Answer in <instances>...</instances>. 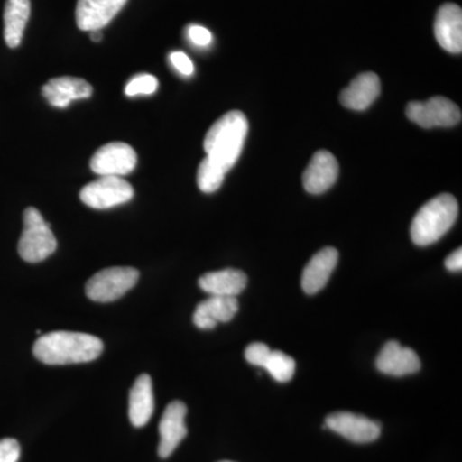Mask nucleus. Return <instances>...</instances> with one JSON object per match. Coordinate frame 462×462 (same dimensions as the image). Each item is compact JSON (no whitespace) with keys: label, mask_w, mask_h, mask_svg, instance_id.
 Listing matches in <instances>:
<instances>
[{"label":"nucleus","mask_w":462,"mask_h":462,"mask_svg":"<svg viewBox=\"0 0 462 462\" xmlns=\"http://www.w3.org/2000/svg\"><path fill=\"white\" fill-rule=\"evenodd\" d=\"M382 85L379 76L374 72H365L352 80V83L340 94V103L354 111H365L378 98Z\"/></svg>","instance_id":"a211bd4d"},{"label":"nucleus","mask_w":462,"mask_h":462,"mask_svg":"<svg viewBox=\"0 0 462 462\" xmlns=\"http://www.w3.org/2000/svg\"><path fill=\"white\" fill-rule=\"evenodd\" d=\"M21 456L20 443L14 438L0 439V462H17Z\"/></svg>","instance_id":"a878e982"},{"label":"nucleus","mask_w":462,"mask_h":462,"mask_svg":"<svg viewBox=\"0 0 462 462\" xmlns=\"http://www.w3.org/2000/svg\"><path fill=\"white\" fill-rule=\"evenodd\" d=\"M90 38L93 42H100L103 38L102 30H94V32H90Z\"/></svg>","instance_id":"c756f323"},{"label":"nucleus","mask_w":462,"mask_h":462,"mask_svg":"<svg viewBox=\"0 0 462 462\" xmlns=\"http://www.w3.org/2000/svg\"><path fill=\"white\" fill-rule=\"evenodd\" d=\"M248 129V120L243 112L230 111L225 114L207 132V158L220 166L225 172L229 171L242 154Z\"/></svg>","instance_id":"f03ea898"},{"label":"nucleus","mask_w":462,"mask_h":462,"mask_svg":"<svg viewBox=\"0 0 462 462\" xmlns=\"http://www.w3.org/2000/svg\"><path fill=\"white\" fill-rule=\"evenodd\" d=\"M154 412L153 384L148 374H143L134 383L129 394V418L134 427L142 428Z\"/></svg>","instance_id":"6ab92c4d"},{"label":"nucleus","mask_w":462,"mask_h":462,"mask_svg":"<svg viewBox=\"0 0 462 462\" xmlns=\"http://www.w3.org/2000/svg\"><path fill=\"white\" fill-rule=\"evenodd\" d=\"M325 428L355 443H370L382 434V425L352 412H334L325 420Z\"/></svg>","instance_id":"1a4fd4ad"},{"label":"nucleus","mask_w":462,"mask_h":462,"mask_svg":"<svg viewBox=\"0 0 462 462\" xmlns=\"http://www.w3.org/2000/svg\"><path fill=\"white\" fill-rule=\"evenodd\" d=\"M134 189L120 176H100L98 180L85 185L80 191L84 205L96 209H107L130 202Z\"/></svg>","instance_id":"423d86ee"},{"label":"nucleus","mask_w":462,"mask_h":462,"mask_svg":"<svg viewBox=\"0 0 462 462\" xmlns=\"http://www.w3.org/2000/svg\"><path fill=\"white\" fill-rule=\"evenodd\" d=\"M138 162L135 151L123 142L103 145L90 160V169L99 176H124L133 172Z\"/></svg>","instance_id":"6e6552de"},{"label":"nucleus","mask_w":462,"mask_h":462,"mask_svg":"<svg viewBox=\"0 0 462 462\" xmlns=\"http://www.w3.org/2000/svg\"><path fill=\"white\" fill-rule=\"evenodd\" d=\"M220 462H233V461H220Z\"/></svg>","instance_id":"7c9ffc66"},{"label":"nucleus","mask_w":462,"mask_h":462,"mask_svg":"<svg viewBox=\"0 0 462 462\" xmlns=\"http://www.w3.org/2000/svg\"><path fill=\"white\" fill-rule=\"evenodd\" d=\"M338 258L339 254L336 248L327 247L310 260L302 273V288L307 294H316L328 284L338 263Z\"/></svg>","instance_id":"f3484780"},{"label":"nucleus","mask_w":462,"mask_h":462,"mask_svg":"<svg viewBox=\"0 0 462 462\" xmlns=\"http://www.w3.org/2000/svg\"><path fill=\"white\" fill-rule=\"evenodd\" d=\"M127 0H78L76 23L83 32L102 30L108 25Z\"/></svg>","instance_id":"9b49d317"},{"label":"nucleus","mask_w":462,"mask_h":462,"mask_svg":"<svg viewBox=\"0 0 462 462\" xmlns=\"http://www.w3.org/2000/svg\"><path fill=\"white\" fill-rule=\"evenodd\" d=\"M102 340L90 334L58 330L45 334L33 345V356L45 365L90 363L102 355Z\"/></svg>","instance_id":"f257e3e1"},{"label":"nucleus","mask_w":462,"mask_h":462,"mask_svg":"<svg viewBox=\"0 0 462 462\" xmlns=\"http://www.w3.org/2000/svg\"><path fill=\"white\" fill-rule=\"evenodd\" d=\"M406 115L412 123L424 129L451 127L461 121L460 108L445 97H434L427 102L409 103Z\"/></svg>","instance_id":"0eeeda50"},{"label":"nucleus","mask_w":462,"mask_h":462,"mask_svg":"<svg viewBox=\"0 0 462 462\" xmlns=\"http://www.w3.org/2000/svg\"><path fill=\"white\" fill-rule=\"evenodd\" d=\"M263 367L276 382L287 383L293 378L294 373H296V361L284 352L272 349Z\"/></svg>","instance_id":"4be33fe9"},{"label":"nucleus","mask_w":462,"mask_h":462,"mask_svg":"<svg viewBox=\"0 0 462 462\" xmlns=\"http://www.w3.org/2000/svg\"><path fill=\"white\" fill-rule=\"evenodd\" d=\"M199 287L209 296L236 297L247 287L248 278L236 269L205 273L199 278Z\"/></svg>","instance_id":"aec40b11"},{"label":"nucleus","mask_w":462,"mask_h":462,"mask_svg":"<svg viewBox=\"0 0 462 462\" xmlns=\"http://www.w3.org/2000/svg\"><path fill=\"white\" fill-rule=\"evenodd\" d=\"M447 270L452 273L461 272L462 270V249L458 248L457 251L452 252L448 257L446 258Z\"/></svg>","instance_id":"c85d7f7f"},{"label":"nucleus","mask_w":462,"mask_h":462,"mask_svg":"<svg viewBox=\"0 0 462 462\" xmlns=\"http://www.w3.org/2000/svg\"><path fill=\"white\" fill-rule=\"evenodd\" d=\"M158 89V80L153 75H136L125 87V94L127 97L151 96Z\"/></svg>","instance_id":"b1692460"},{"label":"nucleus","mask_w":462,"mask_h":462,"mask_svg":"<svg viewBox=\"0 0 462 462\" xmlns=\"http://www.w3.org/2000/svg\"><path fill=\"white\" fill-rule=\"evenodd\" d=\"M376 367L380 373L387 375H411L420 370L421 361L409 346H402L396 340H389L376 358Z\"/></svg>","instance_id":"f8f14e48"},{"label":"nucleus","mask_w":462,"mask_h":462,"mask_svg":"<svg viewBox=\"0 0 462 462\" xmlns=\"http://www.w3.org/2000/svg\"><path fill=\"white\" fill-rule=\"evenodd\" d=\"M187 412V406L181 401H172L171 403L167 404L162 418H161L160 427H158V430H160L158 455L160 457H170L180 445L181 440L187 437L188 430L185 425Z\"/></svg>","instance_id":"9d476101"},{"label":"nucleus","mask_w":462,"mask_h":462,"mask_svg":"<svg viewBox=\"0 0 462 462\" xmlns=\"http://www.w3.org/2000/svg\"><path fill=\"white\" fill-rule=\"evenodd\" d=\"M93 94V88L84 79L63 78L51 79L42 87V97L56 108L69 107L72 100L87 99Z\"/></svg>","instance_id":"2eb2a0df"},{"label":"nucleus","mask_w":462,"mask_h":462,"mask_svg":"<svg viewBox=\"0 0 462 462\" xmlns=\"http://www.w3.org/2000/svg\"><path fill=\"white\" fill-rule=\"evenodd\" d=\"M434 33L443 50L449 53H461L462 11L457 5L448 3L439 8L434 23Z\"/></svg>","instance_id":"4468645a"},{"label":"nucleus","mask_w":462,"mask_h":462,"mask_svg":"<svg viewBox=\"0 0 462 462\" xmlns=\"http://www.w3.org/2000/svg\"><path fill=\"white\" fill-rule=\"evenodd\" d=\"M225 175L226 172L220 166L216 165L209 158L206 157L199 163V173H197L199 189L207 194L215 193L223 185Z\"/></svg>","instance_id":"5701e85b"},{"label":"nucleus","mask_w":462,"mask_h":462,"mask_svg":"<svg viewBox=\"0 0 462 462\" xmlns=\"http://www.w3.org/2000/svg\"><path fill=\"white\" fill-rule=\"evenodd\" d=\"M170 60H171L172 66L175 67L180 74L184 76L193 75V62H191L190 58L188 57L187 54L179 51H172V53L170 54Z\"/></svg>","instance_id":"bb28decb"},{"label":"nucleus","mask_w":462,"mask_h":462,"mask_svg":"<svg viewBox=\"0 0 462 462\" xmlns=\"http://www.w3.org/2000/svg\"><path fill=\"white\" fill-rule=\"evenodd\" d=\"M457 215V200L452 194L443 193L434 197L413 217L412 242L420 247L433 245L454 226Z\"/></svg>","instance_id":"7ed1b4c3"},{"label":"nucleus","mask_w":462,"mask_h":462,"mask_svg":"<svg viewBox=\"0 0 462 462\" xmlns=\"http://www.w3.org/2000/svg\"><path fill=\"white\" fill-rule=\"evenodd\" d=\"M238 310L236 297L209 296L197 306L193 322L199 329L211 330L218 322L230 321Z\"/></svg>","instance_id":"dca6fc26"},{"label":"nucleus","mask_w":462,"mask_h":462,"mask_svg":"<svg viewBox=\"0 0 462 462\" xmlns=\"http://www.w3.org/2000/svg\"><path fill=\"white\" fill-rule=\"evenodd\" d=\"M270 352H272V349L269 346L263 345V343H252L245 349V360L249 364L254 365V366L263 367L264 361L269 357Z\"/></svg>","instance_id":"393cba45"},{"label":"nucleus","mask_w":462,"mask_h":462,"mask_svg":"<svg viewBox=\"0 0 462 462\" xmlns=\"http://www.w3.org/2000/svg\"><path fill=\"white\" fill-rule=\"evenodd\" d=\"M339 175L337 158L328 151L316 152L303 172V187L310 194H321L329 190Z\"/></svg>","instance_id":"ddd939ff"},{"label":"nucleus","mask_w":462,"mask_h":462,"mask_svg":"<svg viewBox=\"0 0 462 462\" xmlns=\"http://www.w3.org/2000/svg\"><path fill=\"white\" fill-rule=\"evenodd\" d=\"M57 239L50 224L38 209L29 207L23 212V230L18 242V254L29 263H38L53 254Z\"/></svg>","instance_id":"20e7f679"},{"label":"nucleus","mask_w":462,"mask_h":462,"mask_svg":"<svg viewBox=\"0 0 462 462\" xmlns=\"http://www.w3.org/2000/svg\"><path fill=\"white\" fill-rule=\"evenodd\" d=\"M188 36L193 44L199 47H208L212 42V33L206 27L199 25H191L188 29Z\"/></svg>","instance_id":"cd10ccee"},{"label":"nucleus","mask_w":462,"mask_h":462,"mask_svg":"<svg viewBox=\"0 0 462 462\" xmlns=\"http://www.w3.org/2000/svg\"><path fill=\"white\" fill-rule=\"evenodd\" d=\"M139 281V272L134 267H108L91 276L85 291L94 302H114L132 291Z\"/></svg>","instance_id":"39448f33"},{"label":"nucleus","mask_w":462,"mask_h":462,"mask_svg":"<svg viewBox=\"0 0 462 462\" xmlns=\"http://www.w3.org/2000/svg\"><path fill=\"white\" fill-rule=\"evenodd\" d=\"M30 12V0H7L5 3V41L9 48H17L23 42Z\"/></svg>","instance_id":"412c9836"}]
</instances>
